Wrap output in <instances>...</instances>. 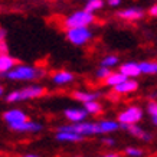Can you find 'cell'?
I'll list each match as a JSON object with an SVG mask.
<instances>
[{"mask_svg":"<svg viewBox=\"0 0 157 157\" xmlns=\"http://www.w3.org/2000/svg\"><path fill=\"white\" fill-rule=\"evenodd\" d=\"M6 78L10 81H35L45 76V71L33 65L17 63L6 74Z\"/></svg>","mask_w":157,"mask_h":157,"instance_id":"1","label":"cell"},{"mask_svg":"<svg viewBox=\"0 0 157 157\" xmlns=\"http://www.w3.org/2000/svg\"><path fill=\"white\" fill-rule=\"evenodd\" d=\"M46 90L42 85H28L22 88V90L12 91L6 95V102H19V101L26 100H35V98H40L45 95Z\"/></svg>","mask_w":157,"mask_h":157,"instance_id":"2","label":"cell"},{"mask_svg":"<svg viewBox=\"0 0 157 157\" xmlns=\"http://www.w3.org/2000/svg\"><path fill=\"white\" fill-rule=\"evenodd\" d=\"M95 22V16L94 13H88L85 10H76L74 13L65 17L63 25L67 29L71 28H90V25Z\"/></svg>","mask_w":157,"mask_h":157,"instance_id":"3","label":"cell"},{"mask_svg":"<svg viewBox=\"0 0 157 157\" xmlns=\"http://www.w3.org/2000/svg\"><path fill=\"white\" fill-rule=\"evenodd\" d=\"M58 131H71V133L79 134L85 138L88 136H95L100 134L98 125L97 123H91V121H82V123H75V124H68V125H61Z\"/></svg>","mask_w":157,"mask_h":157,"instance_id":"4","label":"cell"},{"mask_svg":"<svg viewBox=\"0 0 157 157\" xmlns=\"http://www.w3.org/2000/svg\"><path fill=\"white\" fill-rule=\"evenodd\" d=\"M143 109L138 105H130L125 109H123L118 114V124L120 128H123L124 125H130V124H138L143 120Z\"/></svg>","mask_w":157,"mask_h":157,"instance_id":"5","label":"cell"},{"mask_svg":"<svg viewBox=\"0 0 157 157\" xmlns=\"http://www.w3.org/2000/svg\"><path fill=\"white\" fill-rule=\"evenodd\" d=\"M67 39L75 46H84L92 39L90 28H71L67 29Z\"/></svg>","mask_w":157,"mask_h":157,"instance_id":"6","label":"cell"},{"mask_svg":"<svg viewBox=\"0 0 157 157\" xmlns=\"http://www.w3.org/2000/svg\"><path fill=\"white\" fill-rule=\"evenodd\" d=\"M120 19L125 20V22H137V20H141L144 19V13L143 9H140V7H127V9L124 10H120L118 13H117Z\"/></svg>","mask_w":157,"mask_h":157,"instance_id":"7","label":"cell"},{"mask_svg":"<svg viewBox=\"0 0 157 157\" xmlns=\"http://www.w3.org/2000/svg\"><path fill=\"white\" fill-rule=\"evenodd\" d=\"M138 82L136 79H131V78H127L125 81L120 82L118 85L113 86V92L114 94H118V95H127V94H133L136 91H138Z\"/></svg>","mask_w":157,"mask_h":157,"instance_id":"8","label":"cell"},{"mask_svg":"<svg viewBox=\"0 0 157 157\" xmlns=\"http://www.w3.org/2000/svg\"><path fill=\"white\" fill-rule=\"evenodd\" d=\"M9 127L13 130V131H17V133H39V131L43 128L40 123L30 121V120H26V121L19 123V124H12Z\"/></svg>","mask_w":157,"mask_h":157,"instance_id":"9","label":"cell"},{"mask_svg":"<svg viewBox=\"0 0 157 157\" xmlns=\"http://www.w3.org/2000/svg\"><path fill=\"white\" fill-rule=\"evenodd\" d=\"M3 120H5L9 125H12V124L23 123V121H26V120H29V118H28V114H26L25 111L13 108V109H7L5 114H3Z\"/></svg>","mask_w":157,"mask_h":157,"instance_id":"10","label":"cell"},{"mask_svg":"<svg viewBox=\"0 0 157 157\" xmlns=\"http://www.w3.org/2000/svg\"><path fill=\"white\" fill-rule=\"evenodd\" d=\"M65 114V118L69 121L71 124L75 123H82L86 120V111L84 108H76V107H72V108H67L63 111Z\"/></svg>","mask_w":157,"mask_h":157,"instance_id":"11","label":"cell"},{"mask_svg":"<svg viewBox=\"0 0 157 157\" xmlns=\"http://www.w3.org/2000/svg\"><path fill=\"white\" fill-rule=\"evenodd\" d=\"M120 72L123 74L124 76H127V78H137V76L141 75V72H140V68H138V62H124L120 65Z\"/></svg>","mask_w":157,"mask_h":157,"instance_id":"12","label":"cell"},{"mask_svg":"<svg viewBox=\"0 0 157 157\" xmlns=\"http://www.w3.org/2000/svg\"><path fill=\"white\" fill-rule=\"evenodd\" d=\"M51 79H52V82L56 84V85H67V84L74 82L75 76L69 71H55L52 75H51Z\"/></svg>","mask_w":157,"mask_h":157,"instance_id":"13","label":"cell"},{"mask_svg":"<svg viewBox=\"0 0 157 157\" xmlns=\"http://www.w3.org/2000/svg\"><path fill=\"white\" fill-rule=\"evenodd\" d=\"M123 128H125L127 131H128L133 137L136 138H140V140H143V141H150L151 140V134L148 133V131H146L144 128H141L140 125H137V124H130V125H124Z\"/></svg>","mask_w":157,"mask_h":157,"instance_id":"14","label":"cell"},{"mask_svg":"<svg viewBox=\"0 0 157 157\" xmlns=\"http://www.w3.org/2000/svg\"><path fill=\"white\" fill-rule=\"evenodd\" d=\"M19 62L16 58H13L12 55L9 53H3V55H0V75L5 76L7 72L14 67V65H17Z\"/></svg>","mask_w":157,"mask_h":157,"instance_id":"15","label":"cell"},{"mask_svg":"<svg viewBox=\"0 0 157 157\" xmlns=\"http://www.w3.org/2000/svg\"><path fill=\"white\" fill-rule=\"evenodd\" d=\"M97 125H98L100 134H111L120 130L118 121H114V120H101L97 123Z\"/></svg>","mask_w":157,"mask_h":157,"instance_id":"16","label":"cell"},{"mask_svg":"<svg viewBox=\"0 0 157 157\" xmlns=\"http://www.w3.org/2000/svg\"><path fill=\"white\" fill-rule=\"evenodd\" d=\"M74 100H76L78 102H90V101H95L100 98V92H88V91H74Z\"/></svg>","mask_w":157,"mask_h":157,"instance_id":"17","label":"cell"},{"mask_svg":"<svg viewBox=\"0 0 157 157\" xmlns=\"http://www.w3.org/2000/svg\"><path fill=\"white\" fill-rule=\"evenodd\" d=\"M55 138L58 141H62V143H76V141H82L84 140L82 136L71 133V131H56Z\"/></svg>","mask_w":157,"mask_h":157,"instance_id":"18","label":"cell"},{"mask_svg":"<svg viewBox=\"0 0 157 157\" xmlns=\"http://www.w3.org/2000/svg\"><path fill=\"white\" fill-rule=\"evenodd\" d=\"M140 72L144 75H156L157 72V62L156 61H143L138 63Z\"/></svg>","mask_w":157,"mask_h":157,"instance_id":"19","label":"cell"},{"mask_svg":"<svg viewBox=\"0 0 157 157\" xmlns=\"http://www.w3.org/2000/svg\"><path fill=\"white\" fill-rule=\"evenodd\" d=\"M125 79H127V76H124L120 71L118 72H111V74L104 79V84L107 86H111V88H113V86L118 85L120 82L125 81Z\"/></svg>","mask_w":157,"mask_h":157,"instance_id":"20","label":"cell"},{"mask_svg":"<svg viewBox=\"0 0 157 157\" xmlns=\"http://www.w3.org/2000/svg\"><path fill=\"white\" fill-rule=\"evenodd\" d=\"M84 109L86 111L88 115H98L102 113V105H101V102H98V100L90 101V102L84 104Z\"/></svg>","mask_w":157,"mask_h":157,"instance_id":"21","label":"cell"},{"mask_svg":"<svg viewBox=\"0 0 157 157\" xmlns=\"http://www.w3.org/2000/svg\"><path fill=\"white\" fill-rule=\"evenodd\" d=\"M104 7V0H86L84 10L88 13H95Z\"/></svg>","mask_w":157,"mask_h":157,"instance_id":"22","label":"cell"},{"mask_svg":"<svg viewBox=\"0 0 157 157\" xmlns=\"http://www.w3.org/2000/svg\"><path fill=\"white\" fill-rule=\"evenodd\" d=\"M120 63V58L117 55H107V56L101 61V67H105V68H114L117 67Z\"/></svg>","mask_w":157,"mask_h":157,"instance_id":"23","label":"cell"},{"mask_svg":"<svg viewBox=\"0 0 157 157\" xmlns=\"http://www.w3.org/2000/svg\"><path fill=\"white\" fill-rule=\"evenodd\" d=\"M147 114H150L151 117V123L156 125L157 124V102L150 100L147 102Z\"/></svg>","mask_w":157,"mask_h":157,"instance_id":"24","label":"cell"},{"mask_svg":"<svg viewBox=\"0 0 157 157\" xmlns=\"http://www.w3.org/2000/svg\"><path fill=\"white\" fill-rule=\"evenodd\" d=\"M3 53H9V46H7V40H6V30L0 28V55Z\"/></svg>","mask_w":157,"mask_h":157,"instance_id":"25","label":"cell"},{"mask_svg":"<svg viewBox=\"0 0 157 157\" xmlns=\"http://www.w3.org/2000/svg\"><path fill=\"white\" fill-rule=\"evenodd\" d=\"M125 154L128 157H143L144 151L138 147H127L125 148Z\"/></svg>","mask_w":157,"mask_h":157,"instance_id":"26","label":"cell"},{"mask_svg":"<svg viewBox=\"0 0 157 157\" xmlns=\"http://www.w3.org/2000/svg\"><path fill=\"white\" fill-rule=\"evenodd\" d=\"M111 69L109 68H105V67H100L98 69H97V72H95V76L98 78V79H105L107 76L111 74Z\"/></svg>","mask_w":157,"mask_h":157,"instance_id":"27","label":"cell"},{"mask_svg":"<svg viewBox=\"0 0 157 157\" xmlns=\"http://www.w3.org/2000/svg\"><path fill=\"white\" fill-rule=\"evenodd\" d=\"M148 14H150L151 17H156V16H157V5H156V3H154V5L148 9Z\"/></svg>","mask_w":157,"mask_h":157,"instance_id":"28","label":"cell"},{"mask_svg":"<svg viewBox=\"0 0 157 157\" xmlns=\"http://www.w3.org/2000/svg\"><path fill=\"white\" fill-rule=\"evenodd\" d=\"M120 5H121V0H108V6L111 7H117Z\"/></svg>","mask_w":157,"mask_h":157,"instance_id":"29","label":"cell"},{"mask_svg":"<svg viewBox=\"0 0 157 157\" xmlns=\"http://www.w3.org/2000/svg\"><path fill=\"white\" fill-rule=\"evenodd\" d=\"M104 144H107V146H114V144H115V140H114V138L105 137L104 138Z\"/></svg>","mask_w":157,"mask_h":157,"instance_id":"30","label":"cell"},{"mask_svg":"<svg viewBox=\"0 0 157 157\" xmlns=\"http://www.w3.org/2000/svg\"><path fill=\"white\" fill-rule=\"evenodd\" d=\"M101 157H120L118 153H114V151H109V153H105V154H102Z\"/></svg>","mask_w":157,"mask_h":157,"instance_id":"31","label":"cell"},{"mask_svg":"<svg viewBox=\"0 0 157 157\" xmlns=\"http://www.w3.org/2000/svg\"><path fill=\"white\" fill-rule=\"evenodd\" d=\"M22 157H40V156H38V154H23Z\"/></svg>","mask_w":157,"mask_h":157,"instance_id":"32","label":"cell"},{"mask_svg":"<svg viewBox=\"0 0 157 157\" xmlns=\"http://www.w3.org/2000/svg\"><path fill=\"white\" fill-rule=\"evenodd\" d=\"M3 95H5V88L0 86V97H3Z\"/></svg>","mask_w":157,"mask_h":157,"instance_id":"33","label":"cell"}]
</instances>
